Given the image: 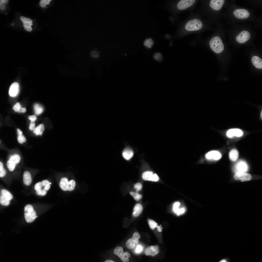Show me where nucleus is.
<instances>
[{"instance_id":"5","label":"nucleus","mask_w":262,"mask_h":262,"mask_svg":"<svg viewBox=\"0 0 262 262\" xmlns=\"http://www.w3.org/2000/svg\"><path fill=\"white\" fill-rule=\"evenodd\" d=\"M21 160L20 156L17 154L11 156L9 160L7 163V167L10 171H13L15 168L16 164L20 162Z\"/></svg>"},{"instance_id":"24","label":"nucleus","mask_w":262,"mask_h":262,"mask_svg":"<svg viewBox=\"0 0 262 262\" xmlns=\"http://www.w3.org/2000/svg\"><path fill=\"white\" fill-rule=\"evenodd\" d=\"M69 182L67 179L66 178H62L59 184L60 188L63 190L66 191L68 190V185Z\"/></svg>"},{"instance_id":"50","label":"nucleus","mask_w":262,"mask_h":262,"mask_svg":"<svg viewBox=\"0 0 262 262\" xmlns=\"http://www.w3.org/2000/svg\"><path fill=\"white\" fill-rule=\"evenodd\" d=\"M17 132L18 133V134L20 135H22V131L19 128H17Z\"/></svg>"},{"instance_id":"16","label":"nucleus","mask_w":262,"mask_h":262,"mask_svg":"<svg viewBox=\"0 0 262 262\" xmlns=\"http://www.w3.org/2000/svg\"><path fill=\"white\" fill-rule=\"evenodd\" d=\"M224 2V0H212L209 6L213 9L219 11L222 7Z\"/></svg>"},{"instance_id":"58","label":"nucleus","mask_w":262,"mask_h":262,"mask_svg":"<svg viewBox=\"0 0 262 262\" xmlns=\"http://www.w3.org/2000/svg\"><path fill=\"white\" fill-rule=\"evenodd\" d=\"M38 217V216H36V218H37V217Z\"/></svg>"},{"instance_id":"21","label":"nucleus","mask_w":262,"mask_h":262,"mask_svg":"<svg viewBox=\"0 0 262 262\" xmlns=\"http://www.w3.org/2000/svg\"><path fill=\"white\" fill-rule=\"evenodd\" d=\"M23 180L24 184L26 186H29L31 184L32 182V177L29 172L26 171L24 173Z\"/></svg>"},{"instance_id":"32","label":"nucleus","mask_w":262,"mask_h":262,"mask_svg":"<svg viewBox=\"0 0 262 262\" xmlns=\"http://www.w3.org/2000/svg\"><path fill=\"white\" fill-rule=\"evenodd\" d=\"M76 186V183L73 180H71L69 182L68 185V190L72 191L75 188Z\"/></svg>"},{"instance_id":"28","label":"nucleus","mask_w":262,"mask_h":262,"mask_svg":"<svg viewBox=\"0 0 262 262\" xmlns=\"http://www.w3.org/2000/svg\"><path fill=\"white\" fill-rule=\"evenodd\" d=\"M1 194L2 196L10 201L12 199V195L9 192L6 190L3 189L2 190Z\"/></svg>"},{"instance_id":"7","label":"nucleus","mask_w":262,"mask_h":262,"mask_svg":"<svg viewBox=\"0 0 262 262\" xmlns=\"http://www.w3.org/2000/svg\"><path fill=\"white\" fill-rule=\"evenodd\" d=\"M140 237V235L138 232H135L133 234L132 237L127 241L126 243L127 247L130 249L134 248L136 245L138 243Z\"/></svg>"},{"instance_id":"13","label":"nucleus","mask_w":262,"mask_h":262,"mask_svg":"<svg viewBox=\"0 0 262 262\" xmlns=\"http://www.w3.org/2000/svg\"><path fill=\"white\" fill-rule=\"evenodd\" d=\"M195 1V0H182L178 3L177 7L181 10L185 9L193 5Z\"/></svg>"},{"instance_id":"46","label":"nucleus","mask_w":262,"mask_h":262,"mask_svg":"<svg viewBox=\"0 0 262 262\" xmlns=\"http://www.w3.org/2000/svg\"><path fill=\"white\" fill-rule=\"evenodd\" d=\"M49 181L47 180H45L43 181L42 182V184L43 186H45L49 184Z\"/></svg>"},{"instance_id":"39","label":"nucleus","mask_w":262,"mask_h":262,"mask_svg":"<svg viewBox=\"0 0 262 262\" xmlns=\"http://www.w3.org/2000/svg\"><path fill=\"white\" fill-rule=\"evenodd\" d=\"M143 250V248L141 245H138L135 249V252L136 253L138 254L141 253Z\"/></svg>"},{"instance_id":"33","label":"nucleus","mask_w":262,"mask_h":262,"mask_svg":"<svg viewBox=\"0 0 262 262\" xmlns=\"http://www.w3.org/2000/svg\"><path fill=\"white\" fill-rule=\"evenodd\" d=\"M6 173L5 169L3 168V165L2 163L0 162V177L2 178L4 177Z\"/></svg>"},{"instance_id":"57","label":"nucleus","mask_w":262,"mask_h":262,"mask_svg":"<svg viewBox=\"0 0 262 262\" xmlns=\"http://www.w3.org/2000/svg\"><path fill=\"white\" fill-rule=\"evenodd\" d=\"M49 184H50V185L51 184V183H49Z\"/></svg>"},{"instance_id":"40","label":"nucleus","mask_w":262,"mask_h":262,"mask_svg":"<svg viewBox=\"0 0 262 262\" xmlns=\"http://www.w3.org/2000/svg\"><path fill=\"white\" fill-rule=\"evenodd\" d=\"M134 187L136 190V192H138L141 190L142 188V185L140 183H137L134 185Z\"/></svg>"},{"instance_id":"14","label":"nucleus","mask_w":262,"mask_h":262,"mask_svg":"<svg viewBox=\"0 0 262 262\" xmlns=\"http://www.w3.org/2000/svg\"><path fill=\"white\" fill-rule=\"evenodd\" d=\"M160 252L159 247L157 246H152L148 247L145 250V253L147 256H154Z\"/></svg>"},{"instance_id":"56","label":"nucleus","mask_w":262,"mask_h":262,"mask_svg":"<svg viewBox=\"0 0 262 262\" xmlns=\"http://www.w3.org/2000/svg\"><path fill=\"white\" fill-rule=\"evenodd\" d=\"M262 111L261 114V118L262 119Z\"/></svg>"},{"instance_id":"4","label":"nucleus","mask_w":262,"mask_h":262,"mask_svg":"<svg viewBox=\"0 0 262 262\" xmlns=\"http://www.w3.org/2000/svg\"><path fill=\"white\" fill-rule=\"evenodd\" d=\"M202 27L201 21L198 19H195L191 20L188 22L186 24L185 29L189 31H195L201 29Z\"/></svg>"},{"instance_id":"10","label":"nucleus","mask_w":262,"mask_h":262,"mask_svg":"<svg viewBox=\"0 0 262 262\" xmlns=\"http://www.w3.org/2000/svg\"><path fill=\"white\" fill-rule=\"evenodd\" d=\"M234 14L238 19H245L248 18L250 13L247 10L244 9H237L234 11Z\"/></svg>"},{"instance_id":"12","label":"nucleus","mask_w":262,"mask_h":262,"mask_svg":"<svg viewBox=\"0 0 262 262\" xmlns=\"http://www.w3.org/2000/svg\"><path fill=\"white\" fill-rule=\"evenodd\" d=\"M142 178L146 181L156 182L159 180L158 176L156 173L153 174L152 172L148 171L144 172L143 174Z\"/></svg>"},{"instance_id":"26","label":"nucleus","mask_w":262,"mask_h":262,"mask_svg":"<svg viewBox=\"0 0 262 262\" xmlns=\"http://www.w3.org/2000/svg\"><path fill=\"white\" fill-rule=\"evenodd\" d=\"M45 129V128L44 125L41 124L39 125L35 128L33 130V132L37 135H41L44 131Z\"/></svg>"},{"instance_id":"25","label":"nucleus","mask_w":262,"mask_h":262,"mask_svg":"<svg viewBox=\"0 0 262 262\" xmlns=\"http://www.w3.org/2000/svg\"><path fill=\"white\" fill-rule=\"evenodd\" d=\"M229 156L230 159L232 161L235 162L238 158V152L236 149H233L230 151Z\"/></svg>"},{"instance_id":"6","label":"nucleus","mask_w":262,"mask_h":262,"mask_svg":"<svg viewBox=\"0 0 262 262\" xmlns=\"http://www.w3.org/2000/svg\"><path fill=\"white\" fill-rule=\"evenodd\" d=\"M114 253L123 262H129V259L128 258L130 256V254L128 252L124 253L123 249L122 247L119 246L116 247L114 250Z\"/></svg>"},{"instance_id":"54","label":"nucleus","mask_w":262,"mask_h":262,"mask_svg":"<svg viewBox=\"0 0 262 262\" xmlns=\"http://www.w3.org/2000/svg\"><path fill=\"white\" fill-rule=\"evenodd\" d=\"M105 262H115L114 261H112V260H106L105 261Z\"/></svg>"},{"instance_id":"8","label":"nucleus","mask_w":262,"mask_h":262,"mask_svg":"<svg viewBox=\"0 0 262 262\" xmlns=\"http://www.w3.org/2000/svg\"><path fill=\"white\" fill-rule=\"evenodd\" d=\"M251 34L248 31L244 30L241 32L237 36L236 41L240 44L245 43L251 38Z\"/></svg>"},{"instance_id":"20","label":"nucleus","mask_w":262,"mask_h":262,"mask_svg":"<svg viewBox=\"0 0 262 262\" xmlns=\"http://www.w3.org/2000/svg\"><path fill=\"white\" fill-rule=\"evenodd\" d=\"M235 167L238 171L245 172L248 170V167L247 164L245 162L240 161L236 164Z\"/></svg>"},{"instance_id":"53","label":"nucleus","mask_w":262,"mask_h":262,"mask_svg":"<svg viewBox=\"0 0 262 262\" xmlns=\"http://www.w3.org/2000/svg\"><path fill=\"white\" fill-rule=\"evenodd\" d=\"M26 109L25 108H22L20 111V112L24 113L26 112Z\"/></svg>"},{"instance_id":"30","label":"nucleus","mask_w":262,"mask_h":262,"mask_svg":"<svg viewBox=\"0 0 262 262\" xmlns=\"http://www.w3.org/2000/svg\"><path fill=\"white\" fill-rule=\"evenodd\" d=\"M153 41L151 39H148L144 41V44L147 48H151L153 44Z\"/></svg>"},{"instance_id":"36","label":"nucleus","mask_w":262,"mask_h":262,"mask_svg":"<svg viewBox=\"0 0 262 262\" xmlns=\"http://www.w3.org/2000/svg\"><path fill=\"white\" fill-rule=\"evenodd\" d=\"M17 139L19 143L21 144H23L24 142H25L26 141V139L22 134L20 135L18 134V136L17 137Z\"/></svg>"},{"instance_id":"2","label":"nucleus","mask_w":262,"mask_h":262,"mask_svg":"<svg viewBox=\"0 0 262 262\" xmlns=\"http://www.w3.org/2000/svg\"><path fill=\"white\" fill-rule=\"evenodd\" d=\"M212 49L215 53L219 54L224 49V45L220 38L216 36L212 38L209 43Z\"/></svg>"},{"instance_id":"18","label":"nucleus","mask_w":262,"mask_h":262,"mask_svg":"<svg viewBox=\"0 0 262 262\" xmlns=\"http://www.w3.org/2000/svg\"><path fill=\"white\" fill-rule=\"evenodd\" d=\"M19 84L16 82L13 83L11 85L9 91V95L12 97H15L18 94L19 91Z\"/></svg>"},{"instance_id":"17","label":"nucleus","mask_w":262,"mask_h":262,"mask_svg":"<svg viewBox=\"0 0 262 262\" xmlns=\"http://www.w3.org/2000/svg\"><path fill=\"white\" fill-rule=\"evenodd\" d=\"M243 133L241 130L237 128L232 129L228 130L226 133V135L229 138L234 136L240 137L242 136Z\"/></svg>"},{"instance_id":"38","label":"nucleus","mask_w":262,"mask_h":262,"mask_svg":"<svg viewBox=\"0 0 262 262\" xmlns=\"http://www.w3.org/2000/svg\"><path fill=\"white\" fill-rule=\"evenodd\" d=\"M22 108V106L19 103H16L13 106V109L15 112H20V111Z\"/></svg>"},{"instance_id":"19","label":"nucleus","mask_w":262,"mask_h":262,"mask_svg":"<svg viewBox=\"0 0 262 262\" xmlns=\"http://www.w3.org/2000/svg\"><path fill=\"white\" fill-rule=\"evenodd\" d=\"M143 210V207L141 204H136L134 208L133 216L134 217H138L142 213Z\"/></svg>"},{"instance_id":"27","label":"nucleus","mask_w":262,"mask_h":262,"mask_svg":"<svg viewBox=\"0 0 262 262\" xmlns=\"http://www.w3.org/2000/svg\"><path fill=\"white\" fill-rule=\"evenodd\" d=\"M34 108L35 114L37 115L40 114L44 111L43 107L38 104H36L34 105Z\"/></svg>"},{"instance_id":"22","label":"nucleus","mask_w":262,"mask_h":262,"mask_svg":"<svg viewBox=\"0 0 262 262\" xmlns=\"http://www.w3.org/2000/svg\"><path fill=\"white\" fill-rule=\"evenodd\" d=\"M252 62L256 68L259 69L262 68V60L257 56H253L251 59Z\"/></svg>"},{"instance_id":"41","label":"nucleus","mask_w":262,"mask_h":262,"mask_svg":"<svg viewBox=\"0 0 262 262\" xmlns=\"http://www.w3.org/2000/svg\"><path fill=\"white\" fill-rule=\"evenodd\" d=\"M43 186L42 182H39L37 183L35 185L34 189L36 190H41V188Z\"/></svg>"},{"instance_id":"3","label":"nucleus","mask_w":262,"mask_h":262,"mask_svg":"<svg viewBox=\"0 0 262 262\" xmlns=\"http://www.w3.org/2000/svg\"><path fill=\"white\" fill-rule=\"evenodd\" d=\"M25 217L26 221L28 223L33 222L36 218V214L33 210V207L28 204L25 206L24 208Z\"/></svg>"},{"instance_id":"51","label":"nucleus","mask_w":262,"mask_h":262,"mask_svg":"<svg viewBox=\"0 0 262 262\" xmlns=\"http://www.w3.org/2000/svg\"><path fill=\"white\" fill-rule=\"evenodd\" d=\"M42 189L37 191L36 194L38 195H41Z\"/></svg>"},{"instance_id":"47","label":"nucleus","mask_w":262,"mask_h":262,"mask_svg":"<svg viewBox=\"0 0 262 262\" xmlns=\"http://www.w3.org/2000/svg\"><path fill=\"white\" fill-rule=\"evenodd\" d=\"M161 226V225L160 226L157 225L156 227V228L157 229H158V231L160 232H162L163 229L162 228Z\"/></svg>"},{"instance_id":"48","label":"nucleus","mask_w":262,"mask_h":262,"mask_svg":"<svg viewBox=\"0 0 262 262\" xmlns=\"http://www.w3.org/2000/svg\"><path fill=\"white\" fill-rule=\"evenodd\" d=\"M45 189L43 190H42L41 195L42 196H44L45 195L46 193V191Z\"/></svg>"},{"instance_id":"15","label":"nucleus","mask_w":262,"mask_h":262,"mask_svg":"<svg viewBox=\"0 0 262 262\" xmlns=\"http://www.w3.org/2000/svg\"><path fill=\"white\" fill-rule=\"evenodd\" d=\"M20 19L23 23V26L25 29L27 31L30 32L32 30L31 26L33 25L32 20L24 16H21Z\"/></svg>"},{"instance_id":"44","label":"nucleus","mask_w":262,"mask_h":262,"mask_svg":"<svg viewBox=\"0 0 262 262\" xmlns=\"http://www.w3.org/2000/svg\"><path fill=\"white\" fill-rule=\"evenodd\" d=\"M218 262H230V260L229 258L226 257L221 259Z\"/></svg>"},{"instance_id":"45","label":"nucleus","mask_w":262,"mask_h":262,"mask_svg":"<svg viewBox=\"0 0 262 262\" xmlns=\"http://www.w3.org/2000/svg\"><path fill=\"white\" fill-rule=\"evenodd\" d=\"M0 8L2 10H4L6 9V6L5 4L1 1V0L0 1Z\"/></svg>"},{"instance_id":"29","label":"nucleus","mask_w":262,"mask_h":262,"mask_svg":"<svg viewBox=\"0 0 262 262\" xmlns=\"http://www.w3.org/2000/svg\"><path fill=\"white\" fill-rule=\"evenodd\" d=\"M130 194L133 197L134 199L137 201H138L140 200L142 198V195L139 194L137 192H134L131 191L130 192Z\"/></svg>"},{"instance_id":"23","label":"nucleus","mask_w":262,"mask_h":262,"mask_svg":"<svg viewBox=\"0 0 262 262\" xmlns=\"http://www.w3.org/2000/svg\"><path fill=\"white\" fill-rule=\"evenodd\" d=\"M133 155L134 152L133 151L129 148H126L122 152V155L124 158L127 160H129L131 159Z\"/></svg>"},{"instance_id":"37","label":"nucleus","mask_w":262,"mask_h":262,"mask_svg":"<svg viewBox=\"0 0 262 262\" xmlns=\"http://www.w3.org/2000/svg\"><path fill=\"white\" fill-rule=\"evenodd\" d=\"M51 1V0H42L40 1V5L42 7L44 8L47 5L49 4Z\"/></svg>"},{"instance_id":"9","label":"nucleus","mask_w":262,"mask_h":262,"mask_svg":"<svg viewBox=\"0 0 262 262\" xmlns=\"http://www.w3.org/2000/svg\"><path fill=\"white\" fill-rule=\"evenodd\" d=\"M234 177L235 180H240L242 182L250 181L252 178V177L251 174L240 171L236 173Z\"/></svg>"},{"instance_id":"31","label":"nucleus","mask_w":262,"mask_h":262,"mask_svg":"<svg viewBox=\"0 0 262 262\" xmlns=\"http://www.w3.org/2000/svg\"><path fill=\"white\" fill-rule=\"evenodd\" d=\"M0 203L3 205L7 206L10 204V201L1 195L0 197Z\"/></svg>"},{"instance_id":"42","label":"nucleus","mask_w":262,"mask_h":262,"mask_svg":"<svg viewBox=\"0 0 262 262\" xmlns=\"http://www.w3.org/2000/svg\"><path fill=\"white\" fill-rule=\"evenodd\" d=\"M35 123L34 122L31 121L29 129L31 131H33L35 129Z\"/></svg>"},{"instance_id":"49","label":"nucleus","mask_w":262,"mask_h":262,"mask_svg":"<svg viewBox=\"0 0 262 262\" xmlns=\"http://www.w3.org/2000/svg\"><path fill=\"white\" fill-rule=\"evenodd\" d=\"M50 188V184H48L45 187L44 189L46 190H48Z\"/></svg>"},{"instance_id":"1","label":"nucleus","mask_w":262,"mask_h":262,"mask_svg":"<svg viewBox=\"0 0 262 262\" xmlns=\"http://www.w3.org/2000/svg\"><path fill=\"white\" fill-rule=\"evenodd\" d=\"M173 212L178 216L184 215L187 211V207L183 200L174 202L172 205Z\"/></svg>"},{"instance_id":"52","label":"nucleus","mask_w":262,"mask_h":262,"mask_svg":"<svg viewBox=\"0 0 262 262\" xmlns=\"http://www.w3.org/2000/svg\"><path fill=\"white\" fill-rule=\"evenodd\" d=\"M1 1L5 4H6L9 2V0H1Z\"/></svg>"},{"instance_id":"11","label":"nucleus","mask_w":262,"mask_h":262,"mask_svg":"<svg viewBox=\"0 0 262 262\" xmlns=\"http://www.w3.org/2000/svg\"><path fill=\"white\" fill-rule=\"evenodd\" d=\"M205 157L207 160L217 161L221 158L222 154L220 152L218 151H212L206 153Z\"/></svg>"},{"instance_id":"34","label":"nucleus","mask_w":262,"mask_h":262,"mask_svg":"<svg viewBox=\"0 0 262 262\" xmlns=\"http://www.w3.org/2000/svg\"><path fill=\"white\" fill-rule=\"evenodd\" d=\"M148 223L149 225L150 228L152 230H153L156 228L158 225V224L154 221L150 219L148 220Z\"/></svg>"},{"instance_id":"55","label":"nucleus","mask_w":262,"mask_h":262,"mask_svg":"<svg viewBox=\"0 0 262 262\" xmlns=\"http://www.w3.org/2000/svg\"><path fill=\"white\" fill-rule=\"evenodd\" d=\"M14 23H12V24H11V26H14Z\"/></svg>"},{"instance_id":"43","label":"nucleus","mask_w":262,"mask_h":262,"mask_svg":"<svg viewBox=\"0 0 262 262\" xmlns=\"http://www.w3.org/2000/svg\"><path fill=\"white\" fill-rule=\"evenodd\" d=\"M28 118L31 121L34 122L37 119V117L35 115H30L29 116Z\"/></svg>"},{"instance_id":"35","label":"nucleus","mask_w":262,"mask_h":262,"mask_svg":"<svg viewBox=\"0 0 262 262\" xmlns=\"http://www.w3.org/2000/svg\"><path fill=\"white\" fill-rule=\"evenodd\" d=\"M153 58L156 60L161 62H162L163 59L162 54L159 53H157L155 54L154 55Z\"/></svg>"}]
</instances>
